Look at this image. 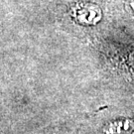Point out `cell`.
I'll return each mask as SVG.
<instances>
[{
  "label": "cell",
  "instance_id": "obj_1",
  "mask_svg": "<svg viewBox=\"0 0 134 134\" xmlns=\"http://www.w3.org/2000/svg\"><path fill=\"white\" fill-rule=\"evenodd\" d=\"M72 17L83 25H94L101 19V10L93 3H80L72 8Z\"/></svg>",
  "mask_w": 134,
  "mask_h": 134
},
{
  "label": "cell",
  "instance_id": "obj_2",
  "mask_svg": "<svg viewBox=\"0 0 134 134\" xmlns=\"http://www.w3.org/2000/svg\"><path fill=\"white\" fill-rule=\"evenodd\" d=\"M133 129L132 121L130 120H119L108 125L105 134H129Z\"/></svg>",
  "mask_w": 134,
  "mask_h": 134
},
{
  "label": "cell",
  "instance_id": "obj_3",
  "mask_svg": "<svg viewBox=\"0 0 134 134\" xmlns=\"http://www.w3.org/2000/svg\"><path fill=\"white\" fill-rule=\"evenodd\" d=\"M129 62H130V65L133 67L134 69V52L131 55H130V57H129Z\"/></svg>",
  "mask_w": 134,
  "mask_h": 134
}]
</instances>
